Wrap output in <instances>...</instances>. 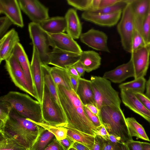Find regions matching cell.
Here are the masks:
<instances>
[{
  "label": "cell",
  "mask_w": 150,
  "mask_h": 150,
  "mask_svg": "<svg viewBox=\"0 0 150 150\" xmlns=\"http://www.w3.org/2000/svg\"><path fill=\"white\" fill-rule=\"evenodd\" d=\"M57 87L60 104L67 122L64 126L95 136L96 127L88 117L84 105L76 93L61 85Z\"/></svg>",
  "instance_id": "1"
},
{
  "label": "cell",
  "mask_w": 150,
  "mask_h": 150,
  "mask_svg": "<svg viewBox=\"0 0 150 150\" xmlns=\"http://www.w3.org/2000/svg\"><path fill=\"white\" fill-rule=\"evenodd\" d=\"M43 127L19 115L12 108L0 135L14 139L29 150L45 130Z\"/></svg>",
  "instance_id": "2"
},
{
  "label": "cell",
  "mask_w": 150,
  "mask_h": 150,
  "mask_svg": "<svg viewBox=\"0 0 150 150\" xmlns=\"http://www.w3.org/2000/svg\"><path fill=\"white\" fill-rule=\"evenodd\" d=\"M0 100L10 103L17 113L27 119L38 123L44 122L41 103L27 94L10 91L1 96Z\"/></svg>",
  "instance_id": "3"
},
{
  "label": "cell",
  "mask_w": 150,
  "mask_h": 150,
  "mask_svg": "<svg viewBox=\"0 0 150 150\" xmlns=\"http://www.w3.org/2000/svg\"><path fill=\"white\" fill-rule=\"evenodd\" d=\"M99 118L109 134L120 138L126 143L133 140L129 132L126 118L120 107L115 105L103 107L99 112Z\"/></svg>",
  "instance_id": "4"
},
{
  "label": "cell",
  "mask_w": 150,
  "mask_h": 150,
  "mask_svg": "<svg viewBox=\"0 0 150 150\" xmlns=\"http://www.w3.org/2000/svg\"><path fill=\"white\" fill-rule=\"evenodd\" d=\"M90 81L96 105L99 112L104 106L120 107L121 101L118 93L112 87L109 80L103 77L91 76Z\"/></svg>",
  "instance_id": "5"
},
{
  "label": "cell",
  "mask_w": 150,
  "mask_h": 150,
  "mask_svg": "<svg viewBox=\"0 0 150 150\" xmlns=\"http://www.w3.org/2000/svg\"><path fill=\"white\" fill-rule=\"evenodd\" d=\"M41 104L44 122L56 127H63L67 125L66 117L61 107L56 101L45 84Z\"/></svg>",
  "instance_id": "6"
},
{
  "label": "cell",
  "mask_w": 150,
  "mask_h": 150,
  "mask_svg": "<svg viewBox=\"0 0 150 150\" xmlns=\"http://www.w3.org/2000/svg\"><path fill=\"white\" fill-rule=\"evenodd\" d=\"M135 29L131 7L128 2L122 11L120 20L117 25V30L123 49L130 53L132 37Z\"/></svg>",
  "instance_id": "7"
},
{
  "label": "cell",
  "mask_w": 150,
  "mask_h": 150,
  "mask_svg": "<svg viewBox=\"0 0 150 150\" xmlns=\"http://www.w3.org/2000/svg\"><path fill=\"white\" fill-rule=\"evenodd\" d=\"M28 28L33 46L37 50L42 63L49 64V53L51 51L49 49L50 45L48 33L38 23L31 22L29 24Z\"/></svg>",
  "instance_id": "8"
},
{
  "label": "cell",
  "mask_w": 150,
  "mask_h": 150,
  "mask_svg": "<svg viewBox=\"0 0 150 150\" xmlns=\"http://www.w3.org/2000/svg\"><path fill=\"white\" fill-rule=\"evenodd\" d=\"M5 67L15 85L37 100L34 88L28 81L18 61L12 54L5 60Z\"/></svg>",
  "instance_id": "9"
},
{
  "label": "cell",
  "mask_w": 150,
  "mask_h": 150,
  "mask_svg": "<svg viewBox=\"0 0 150 150\" xmlns=\"http://www.w3.org/2000/svg\"><path fill=\"white\" fill-rule=\"evenodd\" d=\"M21 9L32 22L39 23L49 18V9L37 0H18Z\"/></svg>",
  "instance_id": "10"
},
{
  "label": "cell",
  "mask_w": 150,
  "mask_h": 150,
  "mask_svg": "<svg viewBox=\"0 0 150 150\" xmlns=\"http://www.w3.org/2000/svg\"><path fill=\"white\" fill-rule=\"evenodd\" d=\"M42 64L38 51L33 46L30 64L31 73L34 88L37 97V100L41 104L43 99L45 86Z\"/></svg>",
  "instance_id": "11"
},
{
  "label": "cell",
  "mask_w": 150,
  "mask_h": 150,
  "mask_svg": "<svg viewBox=\"0 0 150 150\" xmlns=\"http://www.w3.org/2000/svg\"><path fill=\"white\" fill-rule=\"evenodd\" d=\"M80 41L89 47L95 50L110 52L108 46V37L104 32L91 28L82 33Z\"/></svg>",
  "instance_id": "12"
},
{
  "label": "cell",
  "mask_w": 150,
  "mask_h": 150,
  "mask_svg": "<svg viewBox=\"0 0 150 150\" xmlns=\"http://www.w3.org/2000/svg\"><path fill=\"white\" fill-rule=\"evenodd\" d=\"M130 60L134 67V79L144 77L146 74L150 63V45L131 53Z\"/></svg>",
  "instance_id": "13"
},
{
  "label": "cell",
  "mask_w": 150,
  "mask_h": 150,
  "mask_svg": "<svg viewBox=\"0 0 150 150\" xmlns=\"http://www.w3.org/2000/svg\"><path fill=\"white\" fill-rule=\"evenodd\" d=\"M48 33L50 46L53 48L80 54L83 51L76 42L67 33Z\"/></svg>",
  "instance_id": "14"
},
{
  "label": "cell",
  "mask_w": 150,
  "mask_h": 150,
  "mask_svg": "<svg viewBox=\"0 0 150 150\" xmlns=\"http://www.w3.org/2000/svg\"><path fill=\"white\" fill-rule=\"evenodd\" d=\"M81 54L53 48L49 53L50 64L66 69L68 66H72L79 60Z\"/></svg>",
  "instance_id": "15"
},
{
  "label": "cell",
  "mask_w": 150,
  "mask_h": 150,
  "mask_svg": "<svg viewBox=\"0 0 150 150\" xmlns=\"http://www.w3.org/2000/svg\"><path fill=\"white\" fill-rule=\"evenodd\" d=\"M120 90L121 97L124 105L150 123V111L139 100L134 93L128 90Z\"/></svg>",
  "instance_id": "16"
},
{
  "label": "cell",
  "mask_w": 150,
  "mask_h": 150,
  "mask_svg": "<svg viewBox=\"0 0 150 150\" xmlns=\"http://www.w3.org/2000/svg\"><path fill=\"white\" fill-rule=\"evenodd\" d=\"M128 1L131 7L135 29L142 34V25L149 10L150 0H128Z\"/></svg>",
  "instance_id": "17"
},
{
  "label": "cell",
  "mask_w": 150,
  "mask_h": 150,
  "mask_svg": "<svg viewBox=\"0 0 150 150\" xmlns=\"http://www.w3.org/2000/svg\"><path fill=\"white\" fill-rule=\"evenodd\" d=\"M0 13L5 14L18 26H24L21 9L18 0H0Z\"/></svg>",
  "instance_id": "18"
},
{
  "label": "cell",
  "mask_w": 150,
  "mask_h": 150,
  "mask_svg": "<svg viewBox=\"0 0 150 150\" xmlns=\"http://www.w3.org/2000/svg\"><path fill=\"white\" fill-rule=\"evenodd\" d=\"M122 11L109 14H98L83 12L82 18L87 21L100 26L112 27L115 25L120 19Z\"/></svg>",
  "instance_id": "19"
},
{
  "label": "cell",
  "mask_w": 150,
  "mask_h": 150,
  "mask_svg": "<svg viewBox=\"0 0 150 150\" xmlns=\"http://www.w3.org/2000/svg\"><path fill=\"white\" fill-rule=\"evenodd\" d=\"M135 76L134 67L131 60L121 64L115 69L106 71L103 77L116 83H120L127 79Z\"/></svg>",
  "instance_id": "20"
},
{
  "label": "cell",
  "mask_w": 150,
  "mask_h": 150,
  "mask_svg": "<svg viewBox=\"0 0 150 150\" xmlns=\"http://www.w3.org/2000/svg\"><path fill=\"white\" fill-rule=\"evenodd\" d=\"M20 39L17 32L13 28L6 33L0 40V63L6 60L12 54Z\"/></svg>",
  "instance_id": "21"
},
{
  "label": "cell",
  "mask_w": 150,
  "mask_h": 150,
  "mask_svg": "<svg viewBox=\"0 0 150 150\" xmlns=\"http://www.w3.org/2000/svg\"><path fill=\"white\" fill-rule=\"evenodd\" d=\"M67 34L74 39L80 38L82 33V26L76 11L73 8L69 9L65 16Z\"/></svg>",
  "instance_id": "22"
},
{
  "label": "cell",
  "mask_w": 150,
  "mask_h": 150,
  "mask_svg": "<svg viewBox=\"0 0 150 150\" xmlns=\"http://www.w3.org/2000/svg\"><path fill=\"white\" fill-rule=\"evenodd\" d=\"M39 24L43 30L50 34L64 33L66 30L67 23L64 16L49 17Z\"/></svg>",
  "instance_id": "23"
},
{
  "label": "cell",
  "mask_w": 150,
  "mask_h": 150,
  "mask_svg": "<svg viewBox=\"0 0 150 150\" xmlns=\"http://www.w3.org/2000/svg\"><path fill=\"white\" fill-rule=\"evenodd\" d=\"M12 54L18 61L28 81L34 88L33 81L31 73L30 64L23 47L19 42L17 43L16 46Z\"/></svg>",
  "instance_id": "24"
},
{
  "label": "cell",
  "mask_w": 150,
  "mask_h": 150,
  "mask_svg": "<svg viewBox=\"0 0 150 150\" xmlns=\"http://www.w3.org/2000/svg\"><path fill=\"white\" fill-rule=\"evenodd\" d=\"M76 93L84 105L91 104L96 106L90 80L80 77Z\"/></svg>",
  "instance_id": "25"
},
{
  "label": "cell",
  "mask_w": 150,
  "mask_h": 150,
  "mask_svg": "<svg viewBox=\"0 0 150 150\" xmlns=\"http://www.w3.org/2000/svg\"><path fill=\"white\" fill-rule=\"evenodd\" d=\"M101 58L98 53L93 50L83 51L81 53L80 62L83 66L85 71L89 72L99 68Z\"/></svg>",
  "instance_id": "26"
},
{
  "label": "cell",
  "mask_w": 150,
  "mask_h": 150,
  "mask_svg": "<svg viewBox=\"0 0 150 150\" xmlns=\"http://www.w3.org/2000/svg\"><path fill=\"white\" fill-rule=\"evenodd\" d=\"M63 127L67 129V137L71 138L75 142L86 146L90 150L92 149L94 144L95 136L66 126Z\"/></svg>",
  "instance_id": "27"
},
{
  "label": "cell",
  "mask_w": 150,
  "mask_h": 150,
  "mask_svg": "<svg viewBox=\"0 0 150 150\" xmlns=\"http://www.w3.org/2000/svg\"><path fill=\"white\" fill-rule=\"evenodd\" d=\"M50 72L57 86L61 85L68 89H72L70 76L66 69L54 67L50 68Z\"/></svg>",
  "instance_id": "28"
},
{
  "label": "cell",
  "mask_w": 150,
  "mask_h": 150,
  "mask_svg": "<svg viewBox=\"0 0 150 150\" xmlns=\"http://www.w3.org/2000/svg\"><path fill=\"white\" fill-rule=\"evenodd\" d=\"M129 132L130 136L150 142V139L142 125L133 117L126 118Z\"/></svg>",
  "instance_id": "29"
},
{
  "label": "cell",
  "mask_w": 150,
  "mask_h": 150,
  "mask_svg": "<svg viewBox=\"0 0 150 150\" xmlns=\"http://www.w3.org/2000/svg\"><path fill=\"white\" fill-rule=\"evenodd\" d=\"M42 67L45 84L47 86L50 93L56 101L61 106L58 97L57 87L51 74V67L48 65L43 64H42Z\"/></svg>",
  "instance_id": "30"
},
{
  "label": "cell",
  "mask_w": 150,
  "mask_h": 150,
  "mask_svg": "<svg viewBox=\"0 0 150 150\" xmlns=\"http://www.w3.org/2000/svg\"><path fill=\"white\" fill-rule=\"evenodd\" d=\"M146 81L144 77L134 79L132 81L120 84V89L130 91L134 93H143L146 87Z\"/></svg>",
  "instance_id": "31"
},
{
  "label": "cell",
  "mask_w": 150,
  "mask_h": 150,
  "mask_svg": "<svg viewBox=\"0 0 150 150\" xmlns=\"http://www.w3.org/2000/svg\"><path fill=\"white\" fill-rule=\"evenodd\" d=\"M0 150H28L16 139L0 135Z\"/></svg>",
  "instance_id": "32"
},
{
  "label": "cell",
  "mask_w": 150,
  "mask_h": 150,
  "mask_svg": "<svg viewBox=\"0 0 150 150\" xmlns=\"http://www.w3.org/2000/svg\"><path fill=\"white\" fill-rule=\"evenodd\" d=\"M128 4L127 0H120L113 5L87 12L98 14H111L119 11H122Z\"/></svg>",
  "instance_id": "33"
},
{
  "label": "cell",
  "mask_w": 150,
  "mask_h": 150,
  "mask_svg": "<svg viewBox=\"0 0 150 150\" xmlns=\"http://www.w3.org/2000/svg\"><path fill=\"white\" fill-rule=\"evenodd\" d=\"M54 137L53 134L45 129L29 150H44Z\"/></svg>",
  "instance_id": "34"
},
{
  "label": "cell",
  "mask_w": 150,
  "mask_h": 150,
  "mask_svg": "<svg viewBox=\"0 0 150 150\" xmlns=\"http://www.w3.org/2000/svg\"><path fill=\"white\" fill-rule=\"evenodd\" d=\"M30 120L52 133L54 135L56 138L59 141L66 138L67 137V129L63 127L54 126L44 122L38 123Z\"/></svg>",
  "instance_id": "35"
},
{
  "label": "cell",
  "mask_w": 150,
  "mask_h": 150,
  "mask_svg": "<svg viewBox=\"0 0 150 150\" xmlns=\"http://www.w3.org/2000/svg\"><path fill=\"white\" fill-rule=\"evenodd\" d=\"M12 108L9 103L0 100V130L4 127Z\"/></svg>",
  "instance_id": "36"
},
{
  "label": "cell",
  "mask_w": 150,
  "mask_h": 150,
  "mask_svg": "<svg viewBox=\"0 0 150 150\" xmlns=\"http://www.w3.org/2000/svg\"><path fill=\"white\" fill-rule=\"evenodd\" d=\"M93 0H67V4L75 9L84 12L88 11L92 9Z\"/></svg>",
  "instance_id": "37"
},
{
  "label": "cell",
  "mask_w": 150,
  "mask_h": 150,
  "mask_svg": "<svg viewBox=\"0 0 150 150\" xmlns=\"http://www.w3.org/2000/svg\"><path fill=\"white\" fill-rule=\"evenodd\" d=\"M147 45L142 35L135 29L132 37L131 53Z\"/></svg>",
  "instance_id": "38"
},
{
  "label": "cell",
  "mask_w": 150,
  "mask_h": 150,
  "mask_svg": "<svg viewBox=\"0 0 150 150\" xmlns=\"http://www.w3.org/2000/svg\"><path fill=\"white\" fill-rule=\"evenodd\" d=\"M142 34L147 45H150V5L147 16L143 24Z\"/></svg>",
  "instance_id": "39"
},
{
  "label": "cell",
  "mask_w": 150,
  "mask_h": 150,
  "mask_svg": "<svg viewBox=\"0 0 150 150\" xmlns=\"http://www.w3.org/2000/svg\"><path fill=\"white\" fill-rule=\"evenodd\" d=\"M12 22L6 16L0 18V37L1 38L5 34L9 28L12 24Z\"/></svg>",
  "instance_id": "40"
},
{
  "label": "cell",
  "mask_w": 150,
  "mask_h": 150,
  "mask_svg": "<svg viewBox=\"0 0 150 150\" xmlns=\"http://www.w3.org/2000/svg\"><path fill=\"white\" fill-rule=\"evenodd\" d=\"M83 108L88 117L96 127L102 124L98 116L91 112L84 105Z\"/></svg>",
  "instance_id": "41"
},
{
  "label": "cell",
  "mask_w": 150,
  "mask_h": 150,
  "mask_svg": "<svg viewBox=\"0 0 150 150\" xmlns=\"http://www.w3.org/2000/svg\"><path fill=\"white\" fill-rule=\"evenodd\" d=\"M103 150H121L122 144H117L113 143L108 139L103 138Z\"/></svg>",
  "instance_id": "42"
},
{
  "label": "cell",
  "mask_w": 150,
  "mask_h": 150,
  "mask_svg": "<svg viewBox=\"0 0 150 150\" xmlns=\"http://www.w3.org/2000/svg\"><path fill=\"white\" fill-rule=\"evenodd\" d=\"M44 150H66L61 144L59 141L55 138L53 139Z\"/></svg>",
  "instance_id": "43"
},
{
  "label": "cell",
  "mask_w": 150,
  "mask_h": 150,
  "mask_svg": "<svg viewBox=\"0 0 150 150\" xmlns=\"http://www.w3.org/2000/svg\"><path fill=\"white\" fill-rule=\"evenodd\" d=\"M134 93L144 106L150 111V99L143 93Z\"/></svg>",
  "instance_id": "44"
},
{
  "label": "cell",
  "mask_w": 150,
  "mask_h": 150,
  "mask_svg": "<svg viewBox=\"0 0 150 150\" xmlns=\"http://www.w3.org/2000/svg\"><path fill=\"white\" fill-rule=\"evenodd\" d=\"M126 144L129 150H144L142 146V142L132 140Z\"/></svg>",
  "instance_id": "45"
},
{
  "label": "cell",
  "mask_w": 150,
  "mask_h": 150,
  "mask_svg": "<svg viewBox=\"0 0 150 150\" xmlns=\"http://www.w3.org/2000/svg\"><path fill=\"white\" fill-rule=\"evenodd\" d=\"M103 141L102 137L99 136H95L93 146L90 150H103Z\"/></svg>",
  "instance_id": "46"
},
{
  "label": "cell",
  "mask_w": 150,
  "mask_h": 150,
  "mask_svg": "<svg viewBox=\"0 0 150 150\" xmlns=\"http://www.w3.org/2000/svg\"><path fill=\"white\" fill-rule=\"evenodd\" d=\"M59 142L66 150H69L72 148L75 142L73 139L67 136L66 138L59 141Z\"/></svg>",
  "instance_id": "47"
},
{
  "label": "cell",
  "mask_w": 150,
  "mask_h": 150,
  "mask_svg": "<svg viewBox=\"0 0 150 150\" xmlns=\"http://www.w3.org/2000/svg\"><path fill=\"white\" fill-rule=\"evenodd\" d=\"M109 135L108 132L103 125L102 124L100 126L96 127L95 132V136L97 135L101 137H104Z\"/></svg>",
  "instance_id": "48"
},
{
  "label": "cell",
  "mask_w": 150,
  "mask_h": 150,
  "mask_svg": "<svg viewBox=\"0 0 150 150\" xmlns=\"http://www.w3.org/2000/svg\"><path fill=\"white\" fill-rule=\"evenodd\" d=\"M120 0H100L98 8H101L113 5Z\"/></svg>",
  "instance_id": "49"
},
{
  "label": "cell",
  "mask_w": 150,
  "mask_h": 150,
  "mask_svg": "<svg viewBox=\"0 0 150 150\" xmlns=\"http://www.w3.org/2000/svg\"><path fill=\"white\" fill-rule=\"evenodd\" d=\"M73 66L75 68L80 77H81L84 75L85 70L83 66L79 61Z\"/></svg>",
  "instance_id": "50"
},
{
  "label": "cell",
  "mask_w": 150,
  "mask_h": 150,
  "mask_svg": "<svg viewBox=\"0 0 150 150\" xmlns=\"http://www.w3.org/2000/svg\"><path fill=\"white\" fill-rule=\"evenodd\" d=\"M69 76L72 89L76 92L79 84V79L80 77L70 75Z\"/></svg>",
  "instance_id": "51"
},
{
  "label": "cell",
  "mask_w": 150,
  "mask_h": 150,
  "mask_svg": "<svg viewBox=\"0 0 150 150\" xmlns=\"http://www.w3.org/2000/svg\"><path fill=\"white\" fill-rule=\"evenodd\" d=\"M66 69L69 75L74 76L79 78L81 77L73 65L67 67Z\"/></svg>",
  "instance_id": "52"
},
{
  "label": "cell",
  "mask_w": 150,
  "mask_h": 150,
  "mask_svg": "<svg viewBox=\"0 0 150 150\" xmlns=\"http://www.w3.org/2000/svg\"><path fill=\"white\" fill-rule=\"evenodd\" d=\"M91 112L98 116L99 117V111L95 105L92 104H88L84 105Z\"/></svg>",
  "instance_id": "53"
},
{
  "label": "cell",
  "mask_w": 150,
  "mask_h": 150,
  "mask_svg": "<svg viewBox=\"0 0 150 150\" xmlns=\"http://www.w3.org/2000/svg\"><path fill=\"white\" fill-rule=\"evenodd\" d=\"M72 148H73L77 150H90L86 146L77 142H75Z\"/></svg>",
  "instance_id": "54"
},
{
  "label": "cell",
  "mask_w": 150,
  "mask_h": 150,
  "mask_svg": "<svg viewBox=\"0 0 150 150\" xmlns=\"http://www.w3.org/2000/svg\"><path fill=\"white\" fill-rule=\"evenodd\" d=\"M146 92L145 95L150 99V76L148 80L146 82Z\"/></svg>",
  "instance_id": "55"
},
{
  "label": "cell",
  "mask_w": 150,
  "mask_h": 150,
  "mask_svg": "<svg viewBox=\"0 0 150 150\" xmlns=\"http://www.w3.org/2000/svg\"><path fill=\"white\" fill-rule=\"evenodd\" d=\"M142 146L144 150H150V143L142 142Z\"/></svg>",
  "instance_id": "56"
},
{
  "label": "cell",
  "mask_w": 150,
  "mask_h": 150,
  "mask_svg": "<svg viewBox=\"0 0 150 150\" xmlns=\"http://www.w3.org/2000/svg\"><path fill=\"white\" fill-rule=\"evenodd\" d=\"M121 150H129L127 144L126 143H123L121 146Z\"/></svg>",
  "instance_id": "57"
},
{
  "label": "cell",
  "mask_w": 150,
  "mask_h": 150,
  "mask_svg": "<svg viewBox=\"0 0 150 150\" xmlns=\"http://www.w3.org/2000/svg\"><path fill=\"white\" fill-rule=\"evenodd\" d=\"M69 150H77L74 148H71Z\"/></svg>",
  "instance_id": "58"
}]
</instances>
